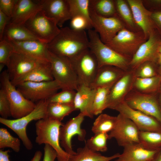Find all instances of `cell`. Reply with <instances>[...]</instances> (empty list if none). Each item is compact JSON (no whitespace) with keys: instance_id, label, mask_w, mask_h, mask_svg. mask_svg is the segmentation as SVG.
<instances>
[{"instance_id":"cell-1","label":"cell","mask_w":161,"mask_h":161,"mask_svg":"<svg viewBox=\"0 0 161 161\" xmlns=\"http://www.w3.org/2000/svg\"><path fill=\"white\" fill-rule=\"evenodd\" d=\"M89 45L85 30H76L67 27L61 28L58 34L47 44L49 51L69 59L89 48Z\"/></svg>"},{"instance_id":"cell-2","label":"cell","mask_w":161,"mask_h":161,"mask_svg":"<svg viewBox=\"0 0 161 161\" xmlns=\"http://www.w3.org/2000/svg\"><path fill=\"white\" fill-rule=\"evenodd\" d=\"M89 48L95 56L99 68L105 66H114L125 71L130 69L131 59L125 56L107 46L101 40L94 30H88Z\"/></svg>"},{"instance_id":"cell-3","label":"cell","mask_w":161,"mask_h":161,"mask_svg":"<svg viewBox=\"0 0 161 161\" xmlns=\"http://www.w3.org/2000/svg\"><path fill=\"white\" fill-rule=\"evenodd\" d=\"M63 123L48 117L37 120L35 123V142L39 145L48 144L56 151L58 161H67L70 156L61 146L60 130Z\"/></svg>"},{"instance_id":"cell-4","label":"cell","mask_w":161,"mask_h":161,"mask_svg":"<svg viewBox=\"0 0 161 161\" xmlns=\"http://www.w3.org/2000/svg\"><path fill=\"white\" fill-rule=\"evenodd\" d=\"M48 104L47 100L40 101L36 103L33 110L24 116L13 120L0 117V123L14 132L25 148L28 150H31L33 148V145L27 134V127L32 120H38L47 117V109Z\"/></svg>"},{"instance_id":"cell-5","label":"cell","mask_w":161,"mask_h":161,"mask_svg":"<svg viewBox=\"0 0 161 161\" xmlns=\"http://www.w3.org/2000/svg\"><path fill=\"white\" fill-rule=\"evenodd\" d=\"M48 60L51 64L54 79L61 89L76 91L79 86L78 80L70 59L55 54L48 50Z\"/></svg>"},{"instance_id":"cell-6","label":"cell","mask_w":161,"mask_h":161,"mask_svg":"<svg viewBox=\"0 0 161 161\" xmlns=\"http://www.w3.org/2000/svg\"><path fill=\"white\" fill-rule=\"evenodd\" d=\"M0 81L1 89L4 91L9 100L11 117L14 119L24 117L33 110L36 104L26 98L16 89L11 82L7 70L1 74Z\"/></svg>"},{"instance_id":"cell-7","label":"cell","mask_w":161,"mask_h":161,"mask_svg":"<svg viewBox=\"0 0 161 161\" xmlns=\"http://www.w3.org/2000/svg\"><path fill=\"white\" fill-rule=\"evenodd\" d=\"M147 40L142 31L134 32L124 28L118 32L106 44L120 54L131 59L140 47Z\"/></svg>"},{"instance_id":"cell-8","label":"cell","mask_w":161,"mask_h":161,"mask_svg":"<svg viewBox=\"0 0 161 161\" xmlns=\"http://www.w3.org/2000/svg\"><path fill=\"white\" fill-rule=\"evenodd\" d=\"M25 26L40 41L47 44L59 33L56 21L47 16L41 10L25 23Z\"/></svg>"},{"instance_id":"cell-9","label":"cell","mask_w":161,"mask_h":161,"mask_svg":"<svg viewBox=\"0 0 161 161\" xmlns=\"http://www.w3.org/2000/svg\"><path fill=\"white\" fill-rule=\"evenodd\" d=\"M70 59L77 75L79 85L90 86L99 68L93 53L88 48Z\"/></svg>"},{"instance_id":"cell-10","label":"cell","mask_w":161,"mask_h":161,"mask_svg":"<svg viewBox=\"0 0 161 161\" xmlns=\"http://www.w3.org/2000/svg\"><path fill=\"white\" fill-rule=\"evenodd\" d=\"M158 93L145 94L133 89L127 95L124 101L130 107L154 117L161 123V110L157 100Z\"/></svg>"},{"instance_id":"cell-11","label":"cell","mask_w":161,"mask_h":161,"mask_svg":"<svg viewBox=\"0 0 161 161\" xmlns=\"http://www.w3.org/2000/svg\"><path fill=\"white\" fill-rule=\"evenodd\" d=\"M115 125L109 134V139L114 138L119 146L139 143L140 130L130 119L119 113Z\"/></svg>"},{"instance_id":"cell-12","label":"cell","mask_w":161,"mask_h":161,"mask_svg":"<svg viewBox=\"0 0 161 161\" xmlns=\"http://www.w3.org/2000/svg\"><path fill=\"white\" fill-rule=\"evenodd\" d=\"M16 87L26 98L34 103L47 100L61 89L55 80L43 82H24Z\"/></svg>"},{"instance_id":"cell-13","label":"cell","mask_w":161,"mask_h":161,"mask_svg":"<svg viewBox=\"0 0 161 161\" xmlns=\"http://www.w3.org/2000/svg\"><path fill=\"white\" fill-rule=\"evenodd\" d=\"M89 11L92 27L105 44L109 43L118 32L125 28L117 15L105 17L98 15L90 7Z\"/></svg>"},{"instance_id":"cell-14","label":"cell","mask_w":161,"mask_h":161,"mask_svg":"<svg viewBox=\"0 0 161 161\" xmlns=\"http://www.w3.org/2000/svg\"><path fill=\"white\" fill-rule=\"evenodd\" d=\"M85 116L81 113L76 117L70 119L65 123L62 124L60 130V142L62 148L69 155L75 154L72 148V139L76 135L78 140L83 141L86 134V130L81 128Z\"/></svg>"},{"instance_id":"cell-15","label":"cell","mask_w":161,"mask_h":161,"mask_svg":"<svg viewBox=\"0 0 161 161\" xmlns=\"http://www.w3.org/2000/svg\"><path fill=\"white\" fill-rule=\"evenodd\" d=\"M161 45V36L155 29L131 58L130 63V69H134L140 64L147 61L157 63L159 49Z\"/></svg>"},{"instance_id":"cell-16","label":"cell","mask_w":161,"mask_h":161,"mask_svg":"<svg viewBox=\"0 0 161 161\" xmlns=\"http://www.w3.org/2000/svg\"><path fill=\"white\" fill-rule=\"evenodd\" d=\"M131 120L140 131L161 132V123L154 117L134 109L124 101L113 109Z\"/></svg>"},{"instance_id":"cell-17","label":"cell","mask_w":161,"mask_h":161,"mask_svg":"<svg viewBox=\"0 0 161 161\" xmlns=\"http://www.w3.org/2000/svg\"><path fill=\"white\" fill-rule=\"evenodd\" d=\"M42 61L23 53L14 51L6 66L12 83L19 80L31 71Z\"/></svg>"},{"instance_id":"cell-18","label":"cell","mask_w":161,"mask_h":161,"mask_svg":"<svg viewBox=\"0 0 161 161\" xmlns=\"http://www.w3.org/2000/svg\"><path fill=\"white\" fill-rule=\"evenodd\" d=\"M135 78L134 70L130 69L113 85L108 95L107 108L113 109L124 101L127 95L133 89Z\"/></svg>"},{"instance_id":"cell-19","label":"cell","mask_w":161,"mask_h":161,"mask_svg":"<svg viewBox=\"0 0 161 161\" xmlns=\"http://www.w3.org/2000/svg\"><path fill=\"white\" fill-rule=\"evenodd\" d=\"M41 10L47 16L54 19L61 28L71 18L67 0H42Z\"/></svg>"},{"instance_id":"cell-20","label":"cell","mask_w":161,"mask_h":161,"mask_svg":"<svg viewBox=\"0 0 161 161\" xmlns=\"http://www.w3.org/2000/svg\"><path fill=\"white\" fill-rule=\"evenodd\" d=\"M7 40L13 47L15 51L23 53L39 61H49L47 44L38 40Z\"/></svg>"},{"instance_id":"cell-21","label":"cell","mask_w":161,"mask_h":161,"mask_svg":"<svg viewBox=\"0 0 161 161\" xmlns=\"http://www.w3.org/2000/svg\"><path fill=\"white\" fill-rule=\"evenodd\" d=\"M131 10L134 20L143 32L147 40L156 29L152 19V12L143 5L142 0H127Z\"/></svg>"},{"instance_id":"cell-22","label":"cell","mask_w":161,"mask_h":161,"mask_svg":"<svg viewBox=\"0 0 161 161\" xmlns=\"http://www.w3.org/2000/svg\"><path fill=\"white\" fill-rule=\"evenodd\" d=\"M42 8V0H17L10 22L17 25H24Z\"/></svg>"},{"instance_id":"cell-23","label":"cell","mask_w":161,"mask_h":161,"mask_svg":"<svg viewBox=\"0 0 161 161\" xmlns=\"http://www.w3.org/2000/svg\"><path fill=\"white\" fill-rule=\"evenodd\" d=\"M96 89L83 84L79 85L76 91L74 101L75 109L85 117L92 118V109Z\"/></svg>"},{"instance_id":"cell-24","label":"cell","mask_w":161,"mask_h":161,"mask_svg":"<svg viewBox=\"0 0 161 161\" xmlns=\"http://www.w3.org/2000/svg\"><path fill=\"white\" fill-rule=\"evenodd\" d=\"M126 71L113 66H105L100 67L90 86L95 89L113 85Z\"/></svg>"},{"instance_id":"cell-25","label":"cell","mask_w":161,"mask_h":161,"mask_svg":"<svg viewBox=\"0 0 161 161\" xmlns=\"http://www.w3.org/2000/svg\"><path fill=\"white\" fill-rule=\"evenodd\" d=\"M122 153L116 161H149L151 160L158 150L147 149L140 143L130 144L123 147Z\"/></svg>"},{"instance_id":"cell-26","label":"cell","mask_w":161,"mask_h":161,"mask_svg":"<svg viewBox=\"0 0 161 161\" xmlns=\"http://www.w3.org/2000/svg\"><path fill=\"white\" fill-rule=\"evenodd\" d=\"M54 80L50 63L48 61H44L41 62L28 74L12 84L16 87L24 82H43Z\"/></svg>"},{"instance_id":"cell-27","label":"cell","mask_w":161,"mask_h":161,"mask_svg":"<svg viewBox=\"0 0 161 161\" xmlns=\"http://www.w3.org/2000/svg\"><path fill=\"white\" fill-rule=\"evenodd\" d=\"M117 15L125 28L134 32L142 31L136 23L127 0H114Z\"/></svg>"},{"instance_id":"cell-28","label":"cell","mask_w":161,"mask_h":161,"mask_svg":"<svg viewBox=\"0 0 161 161\" xmlns=\"http://www.w3.org/2000/svg\"><path fill=\"white\" fill-rule=\"evenodd\" d=\"M3 39L16 41L39 40L24 25H17L10 22L5 28Z\"/></svg>"},{"instance_id":"cell-29","label":"cell","mask_w":161,"mask_h":161,"mask_svg":"<svg viewBox=\"0 0 161 161\" xmlns=\"http://www.w3.org/2000/svg\"><path fill=\"white\" fill-rule=\"evenodd\" d=\"M120 155L117 153L109 157L104 156L91 150L85 145L77 148L75 154L70 155L67 161H110L117 158Z\"/></svg>"},{"instance_id":"cell-30","label":"cell","mask_w":161,"mask_h":161,"mask_svg":"<svg viewBox=\"0 0 161 161\" xmlns=\"http://www.w3.org/2000/svg\"><path fill=\"white\" fill-rule=\"evenodd\" d=\"M160 78L157 76L147 78H136L133 89L143 94H157L159 93Z\"/></svg>"},{"instance_id":"cell-31","label":"cell","mask_w":161,"mask_h":161,"mask_svg":"<svg viewBox=\"0 0 161 161\" xmlns=\"http://www.w3.org/2000/svg\"><path fill=\"white\" fill-rule=\"evenodd\" d=\"M89 7L102 17H109L117 15L114 0H90Z\"/></svg>"},{"instance_id":"cell-32","label":"cell","mask_w":161,"mask_h":161,"mask_svg":"<svg viewBox=\"0 0 161 161\" xmlns=\"http://www.w3.org/2000/svg\"><path fill=\"white\" fill-rule=\"evenodd\" d=\"M75 110L73 104L49 103L47 109V117L61 122L66 116Z\"/></svg>"},{"instance_id":"cell-33","label":"cell","mask_w":161,"mask_h":161,"mask_svg":"<svg viewBox=\"0 0 161 161\" xmlns=\"http://www.w3.org/2000/svg\"><path fill=\"white\" fill-rule=\"evenodd\" d=\"M112 85L101 87L96 89L92 109V114L97 115L107 108L108 95Z\"/></svg>"},{"instance_id":"cell-34","label":"cell","mask_w":161,"mask_h":161,"mask_svg":"<svg viewBox=\"0 0 161 161\" xmlns=\"http://www.w3.org/2000/svg\"><path fill=\"white\" fill-rule=\"evenodd\" d=\"M117 119V116L101 114L94 121L92 131L94 134L110 132L114 128Z\"/></svg>"},{"instance_id":"cell-35","label":"cell","mask_w":161,"mask_h":161,"mask_svg":"<svg viewBox=\"0 0 161 161\" xmlns=\"http://www.w3.org/2000/svg\"><path fill=\"white\" fill-rule=\"evenodd\" d=\"M139 143L148 150H157L161 148V132L140 131Z\"/></svg>"},{"instance_id":"cell-36","label":"cell","mask_w":161,"mask_h":161,"mask_svg":"<svg viewBox=\"0 0 161 161\" xmlns=\"http://www.w3.org/2000/svg\"><path fill=\"white\" fill-rule=\"evenodd\" d=\"M67 0L71 18L77 16H83L92 24L89 11L90 0Z\"/></svg>"},{"instance_id":"cell-37","label":"cell","mask_w":161,"mask_h":161,"mask_svg":"<svg viewBox=\"0 0 161 161\" xmlns=\"http://www.w3.org/2000/svg\"><path fill=\"white\" fill-rule=\"evenodd\" d=\"M108 139H109L108 133L95 134L85 141V145L94 151L106 152L108 149L107 144Z\"/></svg>"},{"instance_id":"cell-38","label":"cell","mask_w":161,"mask_h":161,"mask_svg":"<svg viewBox=\"0 0 161 161\" xmlns=\"http://www.w3.org/2000/svg\"><path fill=\"white\" fill-rule=\"evenodd\" d=\"M21 142L19 138L11 135L5 128H0V149L6 148H11L18 153L20 150Z\"/></svg>"},{"instance_id":"cell-39","label":"cell","mask_w":161,"mask_h":161,"mask_svg":"<svg viewBox=\"0 0 161 161\" xmlns=\"http://www.w3.org/2000/svg\"><path fill=\"white\" fill-rule=\"evenodd\" d=\"M159 66L157 62L147 61L142 63L133 70L136 78H150L158 75Z\"/></svg>"},{"instance_id":"cell-40","label":"cell","mask_w":161,"mask_h":161,"mask_svg":"<svg viewBox=\"0 0 161 161\" xmlns=\"http://www.w3.org/2000/svg\"><path fill=\"white\" fill-rule=\"evenodd\" d=\"M75 93V90H62L59 92L55 93L47 100L49 103L74 104Z\"/></svg>"},{"instance_id":"cell-41","label":"cell","mask_w":161,"mask_h":161,"mask_svg":"<svg viewBox=\"0 0 161 161\" xmlns=\"http://www.w3.org/2000/svg\"><path fill=\"white\" fill-rule=\"evenodd\" d=\"M14 49L12 45L6 39H3L0 42V63L6 66L10 57Z\"/></svg>"},{"instance_id":"cell-42","label":"cell","mask_w":161,"mask_h":161,"mask_svg":"<svg viewBox=\"0 0 161 161\" xmlns=\"http://www.w3.org/2000/svg\"><path fill=\"white\" fill-rule=\"evenodd\" d=\"M0 115L1 117L8 119L11 116L10 104L4 91L0 90Z\"/></svg>"},{"instance_id":"cell-43","label":"cell","mask_w":161,"mask_h":161,"mask_svg":"<svg viewBox=\"0 0 161 161\" xmlns=\"http://www.w3.org/2000/svg\"><path fill=\"white\" fill-rule=\"evenodd\" d=\"M71 28L76 30H89L93 28L92 24L85 18L80 16L72 17L70 19Z\"/></svg>"},{"instance_id":"cell-44","label":"cell","mask_w":161,"mask_h":161,"mask_svg":"<svg viewBox=\"0 0 161 161\" xmlns=\"http://www.w3.org/2000/svg\"><path fill=\"white\" fill-rule=\"evenodd\" d=\"M17 0H0V10L10 19Z\"/></svg>"},{"instance_id":"cell-45","label":"cell","mask_w":161,"mask_h":161,"mask_svg":"<svg viewBox=\"0 0 161 161\" xmlns=\"http://www.w3.org/2000/svg\"><path fill=\"white\" fill-rule=\"evenodd\" d=\"M145 7L153 12L161 10V0H142Z\"/></svg>"},{"instance_id":"cell-46","label":"cell","mask_w":161,"mask_h":161,"mask_svg":"<svg viewBox=\"0 0 161 161\" xmlns=\"http://www.w3.org/2000/svg\"><path fill=\"white\" fill-rule=\"evenodd\" d=\"M44 156L43 161H55L57 154L55 150L48 144H45L44 148Z\"/></svg>"},{"instance_id":"cell-47","label":"cell","mask_w":161,"mask_h":161,"mask_svg":"<svg viewBox=\"0 0 161 161\" xmlns=\"http://www.w3.org/2000/svg\"><path fill=\"white\" fill-rule=\"evenodd\" d=\"M10 19L2 11L0 10V40H2L5 28Z\"/></svg>"},{"instance_id":"cell-48","label":"cell","mask_w":161,"mask_h":161,"mask_svg":"<svg viewBox=\"0 0 161 161\" xmlns=\"http://www.w3.org/2000/svg\"><path fill=\"white\" fill-rule=\"evenodd\" d=\"M151 17L156 29L161 36V10L152 12Z\"/></svg>"},{"instance_id":"cell-49","label":"cell","mask_w":161,"mask_h":161,"mask_svg":"<svg viewBox=\"0 0 161 161\" xmlns=\"http://www.w3.org/2000/svg\"><path fill=\"white\" fill-rule=\"evenodd\" d=\"M10 151L9 150H0V161H10L9 153Z\"/></svg>"},{"instance_id":"cell-50","label":"cell","mask_w":161,"mask_h":161,"mask_svg":"<svg viewBox=\"0 0 161 161\" xmlns=\"http://www.w3.org/2000/svg\"><path fill=\"white\" fill-rule=\"evenodd\" d=\"M42 155V153L40 151H37L30 161H40Z\"/></svg>"},{"instance_id":"cell-51","label":"cell","mask_w":161,"mask_h":161,"mask_svg":"<svg viewBox=\"0 0 161 161\" xmlns=\"http://www.w3.org/2000/svg\"><path fill=\"white\" fill-rule=\"evenodd\" d=\"M151 161H161V148L158 150Z\"/></svg>"},{"instance_id":"cell-52","label":"cell","mask_w":161,"mask_h":161,"mask_svg":"<svg viewBox=\"0 0 161 161\" xmlns=\"http://www.w3.org/2000/svg\"><path fill=\"white\" fill-rule=\"evenodd\" d=\"M158 75L160 78V84L159 92H161V66L159 65L158 69Z\"/></svg>"},{"instance_id":"cell-53","label":"cell","mask_w":161,"mask_h":161,"mask_svg":"<svg viewBox=\"0 0 161 161\" xmlns=\"http://www.w3.org/2000/svg\"><path fill=\"white\" fill-rule=\"evenodd\" d=\"M157 100L159 106L161 110V92H159L157 95Z\"/></svg>"},{"instance_id":"cell-54","label":"cell","mask_w":161,"mask_h":161,"mask_svg":"<svg viewBox=\"0 0 161 161\" xmlns=\"http://www.w3.org/2000/svg\"><path fill=\"white\" fill-rule=\"evenodd\" d=\"M157 63L160 66H161V54H159Z\"/></svg>"},{"instance_id":"cell-55","label":"cell","mask_w":161,"mask_h":161,"mask_svg":"<svg viewBox=\"0 0 161 161\" xmlns=\"http://www.w3.org/2000/svg\"><path fill=\"white\" fill-rule=\"evenodd\" d=\"M5 66H6V65L4 64L0 63V72L2 71V70L3 69V68Z\"/></svg>"},{"instance_id":"cell-56","label":"cell","mask_w":161,"mask_h":161,"mask_svg":"<svg viewBox=\"0 0 161 161\" xmlns=\"http://www.w3.org/2000/svg\"><path fill=\"white\" fill-rule=\"evenodd\" d=\"M159 54H161V45L159 49Z\"/></svg>"},{"instance_id":"cell-57","label":"cell","mask_w":161,"mask_h":161,"mask_svg":"<svg viewBox=\"0 0 161 161\" xmlns=\"http://www.w3.org/2000/svg\"><path fill=\"white\" fill-rule=\"evenodd\" d=\"M114 161H116V160H115Z\"/></svg>"},{"instance_id":"cell-58","label":"cell","mask_w":161,"mask_h":161,"mask_svg":"<svg viewBox=\"0 0 161 161\" xmlns=\"http://www.w3.org/2000/svg\"><path fill=\"white\" fill-rule=\"evenodd\" d=\"M151 161V160H150V161Z\"/></svg>"}]
</instances>
